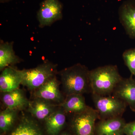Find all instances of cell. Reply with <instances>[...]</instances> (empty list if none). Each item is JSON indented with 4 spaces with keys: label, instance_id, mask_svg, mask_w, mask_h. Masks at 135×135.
Masks as SVG:
<instances>
[{
    "label": "cell",
    "instance_id": "cell-1",
    "mask_svg": "<svg viewBox=\"0 0 135 135\" xmlns=\"http://www.w3.org/2000/svg\"><path fill=\"white\" fill-rule=\"evenodd\" d=\"M123 78L116 65L100 66L90 71L91 92L99 95H110Z\"/></svg>",
    "mask_w": 135,
    "mask_h": 135
},
{
    "label": "cell",
    "instance_id": "cell-2",
    "mask_svg": "<svg viewBox=\"0 0 135 135\" xmlns=\"http://www.w3.org/2000/svg\"><path fill=\"white\" fill-rule=\"evenodd\" d=\"M90 71L80 64L67 68L60 73L61 82L66 95H83L90 91Z\"/></svg>",
    "mask_w": 135,
    "mask_h": 135
},
{
    "label": "cell",
    "instance_id": "cell-3",
    "mask_svg": "<svg viewBox=\"0 0 135 135\" xmlns=\"http://www.w3.org/2000/svg\"><path fill=\"white\" fill-rule=\"evenodd\" d=\"M21 84L31 90H35L51 78L56 76L57 65L46 62L34 68L21 70Z\"/></svg>",
    "mask_w": 135,
    "mask_h": 135
},
{
    "label": "cell",
    "instance_id": "cell-4",
    "mask_svg": "<svg viewBox=\"0 0 135 135\" xmlns=\"http://www.w3.org/2000/svg\"><path fill=\"white\" fill-rule=\"evenodd\" d=\"M92 96L99 120L122 117L127 106L124 101L113 95L101 96L92 94Z\"/></svg>",
    "mask_w": 135,
    "mask_h": 135
},
{
    "label": "cell",
    "instance_id": "cell-5",
    "mask_svg": "<svg viewBox=\"0 0 135 135\" xmlns=\"http://www.w3.org/2000/svg\"><path fill=\"white\" fill-rule=\"evenodd\" d=\"M99 119L96 109L88 107L86 110L75 114L70 123L73 135H95L96 121Z\"/></svg>",
    "mask_w": 135,
    "mask_h": 135
},
{
    "label": "cell",
    "instance_id": "cell-6",
    "mask_svg": "<svg viewBox=\"0 0 135 135\" xmlns=\"http://www.w3.org/2000/svg\"><path fill=\"white\" fill-rule=\"evenodd\" d=\"M63 5L59 0H43L37 12L41 28L50 26L62 18Z\"/></svg>",
    "mask_w": 135,
    "mask_h": 135
},
{
    "label": "cell",
    "instance_id": "cell-7",
    "mask_svg": "<svg viewBox=\"0 0 135 135\" xmlns=\"http://www.w3.org/2000/svg\"><path fill=\"white\" fill-rule=\"evenodd\" d=\"M113 95L124 101L135 112V78H123L114 90Z\"/></svg>",
    "mask_w": 135,
    "mask_h": 135
},
{
    "label": "cell",
    "instance_id": "cell-8",
    "mask_svg": "<svg viewBox=\"0 0 135 135\" xmlns=\"http://www.w3.org/2000/svg\"><path fill=\"white\" fill-rule=\"evenodd\" d=\"M34 95L35 97L60 104L64 100L59 90L58 81L56 76L35 90Z\"/></svg>",
    "mask_w": 135,
    "mask_h": 135
},
{
    "label": "cell",
    "instance_id": "cell-9",
    "mask_svg": "<svg viewBox=\"0 0 135 135\" xmlns=\"http://www.w3.org/2000/svg\"><path fill=\"white\" fill-rule=\"evenodd\" d=\"M122 24L131 38L135 39V0H127L123 3L119 10Z\"/></svg>",
    "mask_w": 135,
    "mask_h": 135
},
{
    "label": "cell",
    "instance_id": "cell-10",
    "mask_svg": "<svg viewBox=\"0 0 135 135\" xmlns=\"http://www.w3.org/2000/svg\"><path fill=\"white\" fill-rule=\"evenodd\" d=\"M126 122L121 117L100 120L95 126V135H124Z\"/></svg>",
    "mask_w": 135,
    "mask_h": 135
},
{
    "label": "cell",
    "instance_id": "cell-11",
    "mask_svg": "<svg viewBox=\"0 0 135 135\" xmlns=\"http://www.w3.org/2000/svg\"><path fill=\"white\" fill-rule=\"evenodd\" d=\"M22 83L21 70L12 66L5 68L0 75V90L2 93L19 88Z\"/></svg>",
    "mask_w": 135,
    "mask_h": 135
},
{
    "label": "cell",
    "instance_id": "cell-12",
    "mask_svg": "<svg viewBox=\"0 0 135 135\" xmlns=\"http://www.w3.org/2000/svg\"><path fill=\"white\" fill-rule=\"evenodd\" d=\"M55 105L52 102L35 97L29 101L28 110L32 115L39 120H44L55 110Z\"/></svg>",
    "mask_w": 135,
    "mask_h": 135
},
{
    "label": "cell",
    "instance_id": "cell-13",
    "mask_svg": "<svg viewBox=\"0 0 135 135\" xmlns=\"http://www.w3.org/2000/svg\"><path fill=\"white\" fill-rule=\"evenodd\" d=\"M3 93L2 99L6 108L19 111L28 107L29 101L22 90L18 88Z\"/></svg>",
    "mask_w": 135,
    "mask_h": 135
},
{
    "label": "cell",
    "instance_id": "cell-14",
    "mask_svg": "<svg viewBox=\"0 0 135 135\" xmlns=\"http://www.w3.org/2000/svg\"><path fill=\"white\" fill-rule=\"evenodd\" d=\"M7 134L45 135L37 122L31 118L27 116L22 117L16 126H14Z\"/></svg>",
    "mask_w": 135,
    "mask_h": 135
},
{
    "label": "cell",
    "instance_id": "cell-15",
    "mask_svg": "<svg viewBox=\"0 0 135 135\" xmlns=\"http://www.w3.org/2000/svg\"><path fill=\"white\" fill-rule=\"evenodd\" d=\"M66 113L64 110L55 111L45 119V128L49 135H58L66 122Z\"/></svg>",
    "mask_w": 135,
    "mask_h": 135
},
{
    "label": "cell",
    "instance_id": "cell-16",
    "mask_svg": "<svg viewBox=\"0 0 135 135\" xmlns=\"http://www.w3.org/2000/svg\"><path fill=\"white\" fill-rule=\"evenodd\" d=\"M59 105L66 113L74 114L83 112L89 107L86 104L83 95L76 94L67 95L65 99Z\"/></svg>",
    "mask_w": 135,
    "mask_h": 135
},
{
    "label": "cell",
    "instance_id": "cell-17",
    "mask_svg": "<svg viewBox=\"0 0 135 135\" xmlns=\"http://www.w3.org/2000/svg\"><path fill=\"white\" fill-rule=\"evenodd\" d=\"M21 59L16 55L13 49V42H0V70L19 63Z\"/></svg>",
    "mask_w": 135,
    "mask_h": 135
},
{
    "label": "cell",
    "instance_id": "cell-18",
    "mask_svg": "<svg viewBox=\"0 0 135 135\" xmlns=\"http://www.w3.org/2000/svg\"><path fill=\"white\" fill-rule=\"evenodd\" d=\"M17 110L6 108L0 113V134L5 135L15 126Z\"/></svg>",
    "mask_w": 135,
    "mask_h": 135
},
{
    "label": "cell",
    "instance_id": "cell-19",
    "mask_svg": "<svg viewBox=\"0 0 135 135\" xmlns=\"http://www.w3.org/2000/svg\"><path fill=\"white\" fill-rule=\"evenodd\" d=\"M122 56L125 64L130 71L131 75L135 78V48L125 51Z\"/></svg>",
    "mask_w": 135,
    "mask_h": 135
},
{
    "label": "cell",
    "instance_id": "cell-20",
    "mask_svg": "<svg viewBox=\"0 0 135 135\" xmlns=\"http://www.w3.org/2000/svg\"><path fill=\"white\" fill-rule=\"evenodd\" d=\"M123 133L126 135H135V120L126 123L123 129Z\"/></svg>",
    "mask_w": 135,
    "mask_h": 135
},
{
    "label": "cell",
    "instance_id": "cell-21",
    "mask_svg": "<svg viewBox=\"0 0 135 135\" xmlns=\"http://www.w3.org/2000/svg\"><path fill=\"white\" fill-rule=\"evenodd\" d=\"M60 135H73L67 132H64L60 134Z\"/></svg>",
    "mask_w": 135,
    "mask_h": 135
},
{
    "label": "cell",
    "instance_id": "cell-22",
    "mask_svg": "<svg viewBox=\"0 0 135 135\" xmlns=\"http://www.w3.org/2000/svg\"><path fill=\"white\" fill-rule=\"evenodd\" d=\"M11 0H0L1 3H6L10 1Z\"/></svg>",
    "mask_w": 135,
    "mask_h": 135
}]
</instances>
